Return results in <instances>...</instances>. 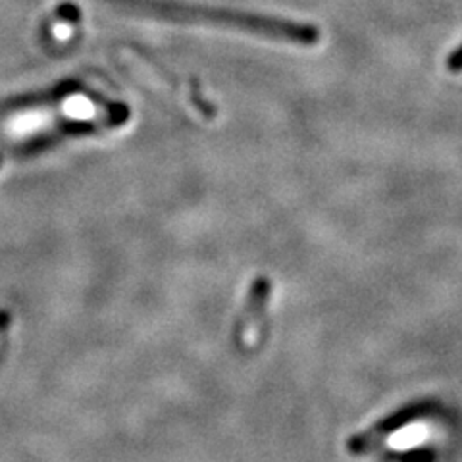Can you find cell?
Instances as JSON below:
<instances>
[{
    "label": "cell",
    "instance_id": "cell-1",
    "mask_svg": "<svg viewBox=\"0 0 462 462\" xmlns=\"http://www.w3.org/2000/svg\"><path fill=\"white\" fill-rule=\"evenodd\" d=\"M187 20L199 22H212L243 29V32L263 35L268 39L295 42V45L312 47L320 41V29L312 23L291 22L282 18L258 16V14H245V12H229V10H180Z\"/></svg>",
    "mask_w": 462,
    "mask_h": 462
},
{
    "label": "cell",
    "instance_id": "cell-2",
    "mask_svg": "<svg viewBox=\"0 0 462 462\" xmlns=\"http://www.w3.org/2000/svg\"><path fill=\"white\" fill-rule=\"evenodd\" d=\"M445 66L451 71V74H460L462 71V45L457 47L449 56H447Z\"/></svg>",
    "mask_w": 462,
    "mask_h": 462
},
{
    "label": "cell",
    "instance_id": "cell-3",
    "mask_svg": "<svg viewBox=\"0 0 462 462\" xmlns=\"http://www.w3.org/2000/svg\"><path fill=\"white\" fill-rule=\"evenodd\" d=\"M0 337H3V334H0Z\"/></svg>",
    "mask_w": 462,
    "mask_h": 462
}]
</instances>
